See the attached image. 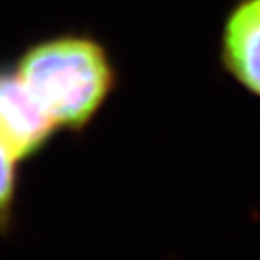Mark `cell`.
<instances>
[{"label": "cell", "mask_w": 260, "mask_h": 260, "mask_svg": "<svg viewBox=\"0 0 260 260\" xmlns=\"http://www.w3.org/2000/svg\"><path fill=\"white\" fill-rule=\"evenodd\" d=\"M16 72L56 127L72 133L89 127L116 85L106 50L85 37L39 43L21 56Z\"/></svg>", "instance_id": "1"}, {"label": "cell", "mask_w": 260, "mask_h": 260, "mask_svg": "<svg viewBox=\"0 0 260 260\" xmlns=\"http://www.w3.org/2000/svg\"><path fill=\"white\" fill-rule=\"evenodd\" d=\"M54 121L16 70H0V145L25 162L47 150Z\"/></svg>", "instance_id": "2"}, {"label": "cell", "mask_w": 260, "mask_h": 260, "mask_svg": "<svg viewBox=\"0 0 260 260\" xmlns=\"http://www.w3.org/2000/svg\"><path fill=\"white\" fill-rule=\"evenodd\" d=\"M222 62L243 89L260 99V0H239L228 14Z\"/></svg>", "instance_id": "3"}, {"label": "cell", "mask_w": 260, "mask_h": 260, "mask_svg": "<svg viewBox=\"0 0 260 260\" xmlns=\"http://www.w3.org/2000/svg\"><path fill=\"white\" fill-rule=\"evenodd\" d=\"M19 162L0 145V235L14 228L19 195Z\"/></svg>", "instance_id": "4"}]
</instances>
